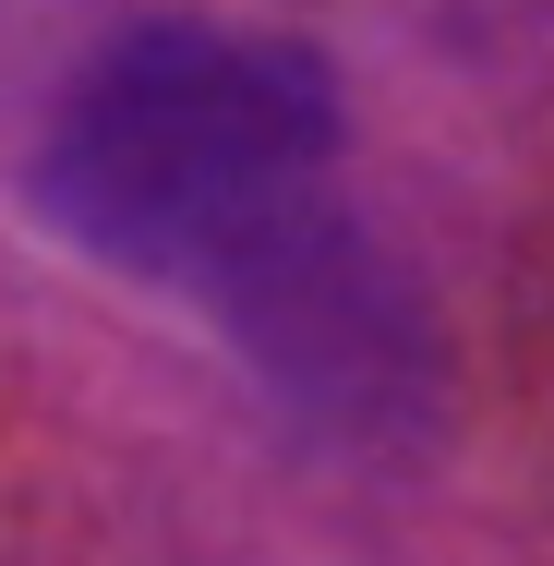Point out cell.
I'll return each instance as SVG.
<instances>
[{
	"instance_id": "obj_1",
	"label": "cell",
	"mask_w": 554,
	"mask_h": 566,
	"mask_svg": "<svg viewBox=\"0 0 554 566\" xmlns=\"http://www.w3.org/2000/svg\"><path fill=\"white\" fill-rule=\"evenodd\" d=\"M36 218L73 253L194 302L314 434L422 422L435 338L410 277L337 206V73L241 24H133L36 145Z\"/></svg>"
}]
</instances>
